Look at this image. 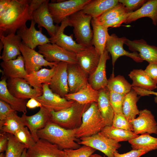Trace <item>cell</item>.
<instances>
[{
    "mask_svg": "<svg viewBox=\"0 0 157 157\" xmlns=\"http://www.w3.org/2000/svg\"><path fill=\"white\" fill-rule=\"evenodd\" d=\"M31 0H11L10 6L0 15V36L15 34L17 31L31 20L29 10Z\"/></svg>",
    "mask_w": 157,
    "mask_h": 157,
    "instance_id": "obj_1",
    "label": "cell"
},
{
    "mask_svg": "<svg viewBox=\"0 0 157 157\" xmlns=\"http://www.w3.org/2000/svg\"><path fill=\"white\" fill-rule=\"evenodd\" d=\"M77 129H66L50 121L38 131L37 135L39 139L55 144L62 150L76 149L81 147L76 142L78 140L76 136Z\"/></svg>",
    "mask_w": 157,
    "mask_h": 157,
    "instance_id": "obj_2",
    "label": "cell"
},
{
    "mask_svg": "<svg viewBox=\"0 0 157 157\" xmlns=\"http://www.w3.org/2000/svg\"><path fill=\"white\" fill-rule=\"evenodd\" d=\"M90 105L81 104L74 101L68 108L59 111H51L50 121L66 129H78L81 124L83 114Z\"/></svg>",
    "mask_w": 157,
    "mask_h": 157,
    "instance_id": "obj_3",
    "label": "cell"
},
{
    "mask_svg": "<svg viewBox=\"0 0 157 157\" xmlns=\"http://www.w3.org/2000/svg\"><path fill=\"white\" fill-rule=\"evenodd\" d=\"M92 17L84 13L82 10L68 17L71 26L73 27V33L76 42L87 47L92 45L93 31L90 23Z\"/></svg>",
    "mask_w": 157,
    "mask_h": 157,
    "instance_id": "obj_4",
    "label": "cell"
},
{
    "mask_svg": "<svg viewBox=\"0 0 157 157\" xmlns=\"http://www.w3.org/2000/svg\"><path fill=\"white\" fill-rule=\"evenodd\" d=\"M105 126L97 103H92L83 114L81 124L77 130L76 138H80L96 134Z\"/></svg>",
    "mask_w": 157,
    "mask_h": 157,
    "instance_id": "obj_5",
    "label": "cell"
},
{
    "mask_svg": "<svg viewBox=\"0 0 157 157\" xmlns=\"http://www.w3.org/2000/svg\"><path fill=\"white\" fill-rule=\"evenodd\" d=\"M92 0H69L59 2L49 3L48 7L54 22L61 23L65 19L82 10Z\"/></svg>",
    "mask_w": 157,
    "mask_h": 157,
    "instance_id": "obj_6",
    "label": "cell"
},
{
    "mask_svg": "<svg viewBox=\"0 0 157 157\" xmlns=\"http://www.w3.org/2000/svg\"><path fill=\"white\" fill-rule=\"evenodd\" d=\"M80 139L77 142L79 144L88 146L98 150L107 157H114L115 152L121 146L119 142L105 136L100 132Z\"/></svg>",
    "mask_w": 157,
    "mask_h": 157,
    "instance_id": "obj_7",
    "label": "cell"
},
{
    "mask_svg": "<svg viewBox=\"0 0 157 157\" xmlns=\"http://www.w3.org/2000/svg\"><path fill=\"white\" fill-rule=\"evenodd\" d=\"M38 52L49 62L77 63L76 54L69 51L55 44L48 43L38 46Z\"/></svg>",
    "mask_w": 157,
    "mask_h": 157,
    "instance_id": "obj_8",
    "label": "cell"
},
{
    "mask_svg": "<svg viewBox=\"0 0 157 157\" xmlns=\"http://www.w3.org/2000/svg\"><path fill=\"white\" fill-rule=\"evenodd\" d=\"M19 48L24 58L25 69L27 74L39 70L43 66H49L52 68L58 63L48 61L42 54L30 48L22 42Z\"/></svg>",
    "mask_w": 157,
    "mask_h": 157,
    "instance_id": "obj_9",
    "label": "cell"
},
{
    "mask_svg": "<svg viewBox=\"0 0 157 157\" xmlns=\"http://www.w3.org/2000/svg\"><path fill=\"white\" fill-rule=\"evenodd\" d=\"M49 84L42 85V94L35 99L44 107L49 111L57 112L71 106L74 101H69L53 92L49 86Z\"/></svg>",
    "mask_w": 157,
    "mask_h": 157,
    "instance_id": "obj_10",
    "label": "cell"
},
{
    "mask_svg": "<svg viewBox=\"0 0 157 157\" xmlns=\"http://www.w3.org/2000/svg\"><path fill=\"white\" fill-rule=\"evenodd\" d=\"M126 39L125 37L119 38L115 33L109 35L108 38L105 49L111 56L113 67L117 59L122 56H128L137 63L143 61L138 52H130L124 49L123 46Z\"/></svg>",
    "mask_w": 157,
    "mask_h": 157,
    "instance_id": "obj_11",
    "label": "cell"
},
{
    "mask_svg": "<svg viewBox=\"0 0 157 157\" xmlns=\"http://www.w3.org/2000/svg\"><path fill=\"white\" fill-rule=\"evenodd\" d=\"M51 117V111L42 106L35 114L27 116L26 113H23L21 118L24 125L28 128L36 142L39 139L37 135L38 131L44 128L50 121Z\"/></svg>",
    "mask_w": 157,
    "mask_h": 157,
    "instance_id": "obj_12",
    "label": "cell"
},
{
    "mask_svg": "<svg viewBox=\"0 0 157 157\" xmlns=\"http://www.w3.org/2000/svg\"><path fill=\"white\" fill-rule=\"evenodd\" d=\"M7 85L10 93L18 99H36L43 93L42 90H38L33 88L23 78H8L7 81Z\"/></svg>",
    "mask_w": 157,
    "mask_h": 157,
    "instance_id": "obj_13",
    "label": "cell"
},
{
    "mask_svg": "<svg viewBox=\"0 0 157 157\" xmlns=\"http://www.w3.org/2000/svg\"><path fill=\"white\" fill-rule=\"evenodd\" d=\"M36 23L31 20L29 28L25 25L18 29L17 34L21 38L24 44L30 48L34 49L37 47L51 43L49 38L43 34L42 28L37 30L35 27Z\"/></svg>",
    "mask_w": 157,
    "mask_h": 157,
    "instance_id": "obj_14",
    "label": "cell"
},
{
    "mask_svg": "<svg viewBox=\"0 0 157 157\" xmlns=\"http://www.w3.org/2000/svg\"><path fill=\"white\" fill-rule=\"evenodd\" d=\"M68 63L63 62H58L55 72L49 83V88L54 93L62 97L69 93L68 81Z\"/></svg>",
    "mask_w": 157,
    "mask_h": 157,
    "instance_id": "obj_15",
    "label": "cell"
},
{
    "mask_svg": "<svg viewBox=\"0 0 157 157\" xmlns=\"http://www.w3.org/2000/svg\"><path fill=\"white\" fill-rule=\"evenodd\" d=\"M55 35L49 38L51 43H54L66 50L76 54L86 47L78 43L73 39V34L68 35L65 34V28L70 26L68 17L63 20Z\"/></svg>",
    "mask_w": 157,
    "mask_h": 157,
    "instance_id": "obj_16",
    "label": "cell"
},
{
    "mask_svg": "<svg viewBox=\"0 0 157 157\" xmlns=\"http://www.w3.org/2000/svg\"><path fill=\"white\" fill-rule=\"evenodd\" d=\"M138 115L130 122L134 133L137 135L146 133L157 134V123L151 112L145 109L140 110Z\"/></svg>",
    "mask_w": 157,
    "mask_h": 157,
    "instance_id": "obj_17",
    "label": "cell"
},
{
    "mask_svg": "<svg viewBox=\"0 0 157 157\" xmlns=\"http://www.w3.org/2000/svg\"><path fill=\"white\" fill-rule=\"evenodd\" d=\"M49 2V0H45L39 8L33 12L32 20L37 24L38 28H44L51 37H52L56 34L59 26L53 24V19L48 7Z\"/></svg>",
    "mask_w": 157,
    "mask_h": 157,
    "instance_id": "obj_18",
    "label": "cell"
},
{
    "mask_svg": "<svg viewBox=\"0 0 157 157\" xmlns=\"http://www.w3.org/2000/svg\"><path fill=\"white\" fill-rule=\"evenodd\" d=\"M26 157H65L64 150L56 145L39 139L32 147L27 149Z\"/></svg>",
    "mask_w": 157,
    "mask_h": 157,
    "instance_id": "obj_19",
    "label": "cell"
},
{
    "mask_svg": "<svg viewBox=\"0 0 157 157\" xmlns=\"http://www.w3.org/2000/svg\"><path fill=\"white\" fill-rule=\"evenodd\" d=\"M124 44L133 52H138L140 57L149 63L157 65V47L148 44L141 39L131 40L126 39Z\"/></svg>",
    "mask_w": 157,
    "mask_h": 157,
    "instance_id": "obj_20",
    "label": "cell"
},
{
    "mask_svg": "<svg viewBox=\"0 0 157 157\" xmlns=\"http://www.w3.org/2000/svg\"><path fill=\"white\" fill-rule=\"evenodd\" d=\"M101 56L93 46L86 47L76 53L77 64L89 76L97 67Z\"/></svg>",
    "mask_w": 157,
    "mask_h": 157,
    "instance_id": "obj_21",
    "label": "cell"
},
{
    "mask_svg": "<svg viewBox=\"0 0 157 157\" xmlns=\"http://www.w3.org/2000/svg\"><path fill=\"white\" fill-rule=\"evenodd\" d=\"M110 59L109 53L105 49L101 56L98 65L94 71L88 77V83L95 90L97 91L106 88L108 79L106 73L107 61Z\"/></svg>",
    "mask_w": 157,
    "mask_h": 157,
    "instance_id": "obj_22",
    "label": "cell"
},
{
    "mask_svg": "<svg viewBox=\"0 0 157 157\" xmlns=\"http://www.w3.org/2000/svg\"><path fill=\"white\" fill-rule=\"evenodd\" d=\"M67 71L69 93L77 92L88 83L89 75L77 63H68Z\"/></svg>",
    "mask_w": 157,
    "mask_h": 157,
    "instance_id": "obj_23",
    "label": "cell"
},
{
    "mask_svg": "<svg viewBox=\"0 0 157 157\" xmlns=\"http://www.w3.org/2000/svg\"><path fill=\"white\" fill-rule=\"evenodd\" d=\"M0 39L3 46L2 53L0 57L3 61L16 59L21 55L19 46L22 39L19 36L11 33L0 36Z\"/></svg>",
    "mask_w": 157,
    "mask_h": 157,
    "instance_id": "obj_24",
    "label": "cell"
},
{
    "mask_svg": "<svg viewBox=\"0 0 157 157\" xmlns=\"http://www.w3.org/2000/svg\"><path fill=\"white\" fill-rule=\"evenodd\" d=\"M0 65L3 69L5 76L8 78H24L28 74L25 69L24 58L21 55L15 59L3 61Z\"/></svg>",
    "mask_w": 157,
    "mask_h": 157,
    "instance_id": "obj_25",
    "label": "cell"
},
{
    "mask_svg": "<svg viewBox=\"0 0 157 157\" xmlns=\"http://www.w3.org/2000/svg\"><path fill=\"white\" fill-rule=\"evenodd\" d=\"M144 17L151 19L152 24H157V0H147L143 6L136 11L131 13L124 23L128 24Z\"/></svg>",
    "mask_w": 157,
    "mask_h": 157,
    "instance_id": "obj_26",
    "label": "cell"
},
{
    "mask_svg": "<svg viewBox=\"0 0 157 157\" xmlns=\"http://www.w3.org/2000/svg\"><path fill=\"white\" fill-rule=\"evenodd\" d=\"M6 77H3L0 81V99L10 105L15 110L27 113V99H18L12 95L8 91L7 85Z\"/></svg>",
    "mask_w": 157,
    "mask_h": 157,
    "instance_id": "obj_27",
    "label": "cell"
},
{
    "mask_svg": "<svg viewBox=\"0 0 157 157\" xmlns=\"http://www.w3.org/2000/svg\"><path fill=\"white\" fill-rule=\"evenodd\" d=\"M110 92L106 88L99 91L98 108L106 126H111L115 113L109 99Z\"/></svg>",
    "mask_w": 157,
    "mask_h": 157,
    "instance_id": "obj_28",
    "label": "cell"
},
{
    "mask_svg": "<svg viewBox=\"0 0 157 157\" xmlns=\"http://www.w3.org/2000/svg\"><path fill=\"white\" fill-rule=\"evenodd\" d=\"M91 24L93 31L92 44L101 55L104 51L106 43L110 35L108 28L102 25L96 18H92Z\"/></svg>",
    "mask_w": 157,
    "mask_h": 157,
    "instance_id": "obj_29",
    "label": "cell"
},
{
    "mask_svg": "<svg viewBox=\"0 0 157 157\" xmlns=\"http://www.w3.org/2000/svg\"><path fill=\"white\" fill-rule=\"evenodd\" d=\"M56 65L51 69L42 68L28 74L24 79L33 88L42 90V85L50 83L55 72Z\"/></svg>",
    "mask_w": 157,
    "mask_h": 157,
    "instance_id": "obj_30",
    "label": "cell"
},
{
    "mask_svg": "<svg viewBox=\"0 0 157 157\" xmlns=\"http://www.w3.org/2000/svg\"><path fill=\"white\" fill-rule=\"evenodd\" d=\"M99 91L94 89L88 83L85 86L77 92L68 93L65 98L69 101H73L83 104L97 103Z\"/></svg>",
    "mask_w": 157,
    "mask_h": 157,
    "instance_id": "obj_31",
    "label": "cell"
},
{
    "mask_svg": "<svg viewBox=\"0 0 157 157\" xmlns=\"http://www.w3.org/2000/svg\"><path fill=\"white\" fill-rule=\"evenodd\" d=\"M119 3V0H92L82 10L92 18H97Z\"/></svg>",
    "mask_w": 157,
    "mask_h": 157,
    "instance_id": "obj_32",
    "label": "cell"
},
{
    "mask_svg": "<svg viewBox=\"0 0 157 157\" xmlns=\"http://www.w3.org/2000/svg\"><path fill=\"white\" fill-rule=\"evenodd\" d=\"M129 76L132 80V87H137L148 91H153L157 88V84L151 78L144 70L134 69Z\"/></svg>",
    "mask_w": 157,
    "mask_h": 157,
    "instance_id": "obj_33",
    "label": "cell"
},
{
    "mask_svg": "<svg viewBox=\"0 0 157 157\" xmlns=\"http://www.w3.org/2000/svg\"><path fill=\"white\" fill-rule=\"evenodd\" d=\"M138 94L132 88L131 90L125 95L122 106V113L129 122L136 118L140 111L137 103L139 99Z\"/></svg>",
    "mask_w": 157,
    "mask_h": 157,
    "instance_id": "obj_34",
    "label": "cell"
},
{
    "mask_svg": "<svg viewBox=\"0 0 157 157\" xmlns=\"http://www.w3.org/2000/svg\"><path fill=\"white\" fill-rule=\"evenodd\" d=\"M128 142L132 150L143 149L149 152L157 149V138L148 133L142 134Z\"/></svg>",
    "mask_w": 157,
    "mask_h": 157,
    "instance_id": "obj_35",
    "label": "cell"
},
{
    "mask_svg": "<svg viewBox=\"0 0 157 157\" xmlns=\"http://www.w3.org/2000/svg\"><path fill=\"white\" fill-rule=\"evenodd\" d=\"M105 136L118 142L129 141L139 136L133 131H127L113 127L105 126L100 132Z\"/></svg>",
    "mask_w": 157,
    "mask_h": 157,
    "instance_id": "obj_36",
    "label": "cell"
},
{
    "mask_svg": "<svg viewBox=\"0 0 157 157\" xmlns=\"http://www.w3.org/2000/svg\"><path fill=\"white\" fill-rule=\"evenodd\" d=\"M21 117L14 111L7 117L4 120L0 121V133H6L14 135L19 129L24 126Z\"/></svg>",
    "mask_w": 157,
    "mask_h": 157,
    "instance_id": "obj_37",
    "label": "cell"
},
{
    "mask_svg": "<svg viewBox=\"0 0 157 157\" xmlns=\"http://www.w3.org/2000/svg\"><path fill=\"white\" fill-rule=\"evenodd\" d=\"M106 88L109 92L126 94L132 89L131 84L122 76H115L113 73L108 79Z\"/></svg>",
    "mask_w": 157,
    "mask_h": 157,
    "instance_id": "obj_38",
    "label": "cell"
},
{
    "mask_svg": "<svg viewBox=\"0 0 157 157\" xmlns=\"http://www.w3.org/2000/svg\"><path fill=\"white\" fill-rule=\"evenodd\" d=\"M8 134V144L5 157H21L24 149L27 148L26 146L19 142L13 135Z\"/></svg>",
    "mask_w": 157,
    "mask_h": 157,
    "instance_id": "obj_39",
    "label": "cell"
},
{
    "mask_svg": "<svg viewBox=\"0 0 157 157\" xmlns=\"http://www.w3.org/2000/svg\"><path fill=\"white\" fill-rule=\"evenodd\" d=\"M129 13L124 5L119 2L96 19L99 22H102Z\"/></svg>",
    "mask_w": 157,
    "mask_h": 157,
    "instance_id": "obj_40",
    "label": "cell"
},
{
    "mask_svg": "<svg viewBox=\"0 0 157 157\" xmlns=\"http://www.w3.org/2000/svg\"><path fill=\"white\" fill-rule=\"evenodd\" d=\"M14 135L19 142L26 146L27 149L33 146L36 142L28 129L26 126L17 130Z\"/></svg>",
    "mask_w": 157,
    "mask_h": 157,
    "instance_id": "obj_41",
    "label": "cell"
},
{
    "mask_svg": "<svg viewBox=\"0 0 157 157\" xmlns=\"http://www.w3.org/2000/svg\"><path fill=\"white\" fill-rule=\"evenodd\" d=\"M96 149L91 147L83 145L76 149L64 150L65 157H89L94 153Z\"/></svg>",
    "mask_w": 157,
    "mask_h": 157,
    "instance_id": "obj_42",
    "label": "cell"
},
{
    "mask_svg": "<svg viewBox=\"0 0 157 157\" xmlns=\"http://www.w3.org/2000/svg\"><path fill=\"white\" fill-rule=\"evenodd\" d=\"M110 102L115 113H122V106L126 94L109 92Z\"/></svg>",
    "mask_w": 157,
    "mask_h": 157,
    "instance_id": "obj_43",
    "label": "cell"
},
{
    "mask_svg": "<svg viewBox=\"0 0 157 157\" xmlns=\"http://www.w3.org/2000/svg\"><path fill=\"white\" fill-rule=\"evenodd\" d=\"M112 126L124 130L133 131L132 125L127 120L123 113H115Z\"/></svg>",
    "mask_w": 157,
    "mask_h": 157,
    "instance_id": "obj_44",
    "label": "cell"
},
{
    "mask_svg": "<svg viewBox=\"0 0 157 157\" xmlns=\"http://www.w3.org/2000/svg\"><path fill=\"white\" fill-rule=\"evenodd\" d=\"M147 1L146 0H119V2L124 5L130 13L138 10Z\"/></svg>",
    "mask_w": 157,
    "mask_h": 157,
    "instance_id": "obj_45",
    "label": "cell"
},
{
    "mask_svg": "<svg viewBox=\"0 0 157 157\" xmlns=\"http://www.w3.org/2000/svg\"><path fill=\"white\" fill-rule=\"evenodd\" d=\"M131 13H129L124 15L100 22L102 25L108 28L109 27H119L121 26L122 23L124 22Z\"/></svg>",
    "mask_w": 157,
    "mask_h": 157,
    "instance_id": "obj_46",
    "label": "cell"
},
{
    "mask_svg": "<svg viewBox=\"0 0 157 157\" xmlns=\"http://www.w3.org/2000/svg\"><path fill=\"white\" fill-rule=\"evenodd\" d=\"M14 111L10 105L0 100V121L4 120L9 114Z\"/></svg>",
    "mask_w": 157,
    "mask_h": 157,
    "instance_id": "obj_47",
    "label": "cell"
},
{
    "mask_svg": "<svg viewBox=\"0 0 157 157\" xmlns=\"http://www.w3.org/2000/svg\"><path fill=\"white\" fill-rule=\"evenodd\" d=\"M148 151L145 150H132L126 153L120 154L117 151L114 153V157H140L147 153Z\"/></svg>",
    "mask_w": 157,
    "mask_h": 157,
    "instance_id": "obj_48",
    "label": "cell"
},
{
    "mask_svg": "<svg viewBox=\"0 0 157 157\" xmlns=\"http://www.w3.org/2000/svg\"><path fill=\"white\" fill-rule=\"evenodd\" d=\"M144 71L152 80L157 84V65L149 63Z\"/></svg>",
    "mask_w": 157,
    "mask_h": 157,
    "instance_id": "obj_49",
    "label": "cell"
},
{
    "mask_svg": "<svg viewBox=\"0 0 157 157\" xmlns=\"http://www.w3.org/2000/svg\"><path fill=\"white\" fill-rule=\"evenodd\" d=\"M8 141V134L6 133H0V153H3L7 149Z\"/></svg>",
    "mask_w": 157,
    "mask_h": 157,
    "instance_id": "obj_50",
    "label": "cell"
},
{
    "mask_svg": "<svg viewBox=\"0 0 157 157\" xmlns=\"http://www.w3.org/2000/svg\"><path fill=\"white\" fill-rule=\"evenodd\" d=\"M132 88L136 92L140 97L145 96H149L150 94H153L156 96L154 97V102L157 103V92L153 91H148L137 87H132Z\"/></svg>",
    "mask_w": 157,
    "mask_h": 157,
    "instance_id": "obj_51",
    "label": "cell"
},
{
    "mask_svg": "<svg viewBox=\"0 0 157 157\" xmlns=\"http://www.w3.org/2000/svg\"><path fill=\"white\" fill-rule=\"evenodd\" d=\"M45 1V0H31L29 10L32 15L33 12L38 8Z\"/></svg>",
    "mask_w": 157,
    "mask_h": 157,
    "instance_id": "obj_52",
    "label": "cell"
},
{
    "mask_svg": "<svg viewBox=\"0 0 157 157\" xmlns=\"http://www.w3.org/2000/svg\"><path fill=\"white\" fill-rule=\"evenodd\" d=\"M26 106L30 109H33L36 107H40L42 106L41 104L35 99L32 98L27 101Z\"/></svg>",
    "mask_w": 157,
    "mask_h": 157,
    "instance_id": "obj_53",
    "label": "cell"
},
{
    "mask_svg": "<svg viewBox=\"0 0 157 157\" xmlns=\"http://www.w3.org/2000/svg\"><path fill=\"white\" fill-rule=\"evenodd\" d=\"M89 157H103L101 156L96 154H93L90 155Z\"/></svg>",
    "mask_w": 157,
    "mask_h": 157,
    "instance_id": "obj_54",
    "label": "cell"
},
{
    "mask_svg": "<svg viewBox=\"0 0 157 157\" xmlns=\"http://www.w3.org/2000/svg\"><path fill=\"white\" fill-rule=\"evenodd\" d=\"M27 149L25 148L24 150L21 157H26V153Z\"/></svg>",
    "mask_w": 157,
    "mask_h": 157,
    "instance_id": "obj_55",
    "label": "cell"
},
{
    "mask_svg": "<svg viewBox=\"0 0 157 157\" xmlns=\"http://www.w3.org/2000/svg\"><path fill=\"white\" fill-rule=\"evenodd\" d=\"M0 51L2 49H3V43L2 42L0 41Z\"/></svg>",
    "mask_w": 157,
    "mask_h": 157,
    "instance_id": "obj_56",
    "label": "cell"
},
{
    "mask_svg": "<svg viewBox=\"0 0 157 157\" xmlns=\"http://www.w3.org/2000/svg\"><path fill=\"white\" fill-rule=\"evenodd\" d=\"M0 157H5V154L3 153H1L0 154Z\"/></svg>",
    "mask_w": 157,
    "mask_h": 157,
    "instance_id": "obj_57",
    "label": "cell"
}]
</instances>
